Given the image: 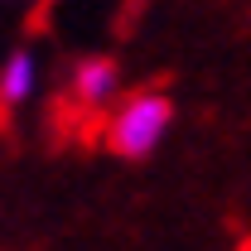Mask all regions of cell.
Segmentation results:
<instances>
[{
    "mask_svg": "<svg viewBox=\"0 0 251 251\" xmlns=\"http://www.w3.org/2000/svg\"><path fill=\"white\" fill-rule=\"evenodd\" d=\"M174 130V101L164 92H130L116 97L111 121H106V145L121 159H150Z\"/></svg>",
    "mask_w": 251,
    "mask_h": 251,
    "instance_id": "obj_1",
    "label": "cell"
},
{
    "mask_svg": "<svg viewBox=\"0 0 251 251\" xmlns=\"http://www.w3.org/2000/svg\"><path fill=\"white\" fill-rule=\"evenodd\" d=\"M68 97L77 111H101V106H116L121 97V68L111 58H82L68 77Z\"/></svg>",
    "mask_w": 251,
    "mask_h": 251,
    "instance_id": "obj_2",
    "label": "cell"
},
{
    "mask_svg": "<svg viewBox=\"0 0 251 251\" xmlns=\"http://www.w3.org/2000/svg\"><path fill=\"white\" fill-rule=\"evenodd\" d=\"M39 92V58H34V49H15L5 68H0V106H25L29 97Z\"/></svg>",
    "mask_w": 251,
    "mask_h": 251,
    "instance_id": "obj_3",
    "label": "cell"
},
{
    "mask_svg": "<svg viewBox=\"0 0 251 251\" xmlns=\"http://www.w3.org/2000/svg\"><path fill=\"white\" fill-rule=\"evenodd\" d=\"M10 5H34V0H10Z\"/></svg>",
    "mask_w": 251,
    "mask_h": 251,
    "instance_id": "obj_4",
    "label": "cell"
}]
</instances>
